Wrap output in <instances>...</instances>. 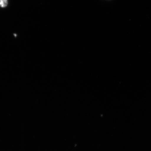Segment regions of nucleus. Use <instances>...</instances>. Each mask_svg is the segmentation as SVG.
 <instances>
[{
    "label": "nucleus",
    "instance_id": "obj_1",
    "mask_svg": "<svg viewBox=\"0 0 151 151\" xmlns=\"http://www.w3.org/2000/svg\"><path fill=\"white\" fill-rule=\"evenodd\" d=\"M8 5L7 0H0V7L4 8Z\"/></svg>",
    "mask_w": 151,
    "mask_h": 151
},
{
    "label": "nucleus",
    "instance_id": "obj_2",
    "mask_svg": "<svg viewBox=\"0 0 151 151\" xmlns=\"http://www.w3.org/2000/svg\"><path fill=\"white\" fill-rule=\"evenodd\" d=\"M14 35L15 36V37H16L17 36V35H16V34H14Z\"/></svg>",
    "mask_w": 151,
    "mask_h": 151
}]
</instances>
